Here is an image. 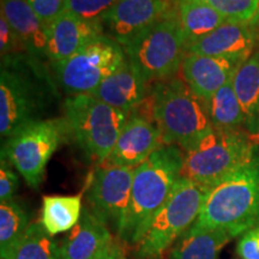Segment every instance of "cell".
<instances>
[{"label":"cell","mask_w":259,"mask_h":259,"mask_svg":"<svg viewBox=\"0 0 259 259\" xmlns=\"http://www.w3.org/2000/svg\"><path fill=\"white\" fill-rule=\"evenodd\" d=\"M53 73L45 60L28 53L2 58L0 65V134L11 137L17 130L44 120L58 99Z\"/></svg>","instance_id":"cell-1"},{"label":"cell","mask_w":259,"mask_h":259,"mask_svg":"<svg viewBox=\"0 0 259 259\" xmlns=\"http://www.w3.org/2000/svg\"><path fill=\"white\" fill-rule=\"evenodd\" d=\"M259 223V148L248 162L206 191L194 227L233 238Z\"/></svg>","instance_id":"cell-2"},{"label":"cell","mask_w":259,"mask_h":259,"mask_svg":"<svg viewBox=\"0 0 259 259\" xmlns=\"http://www.w3.org/2000/svg\"><path fill=\"white\" fill-rule=\"evenodd\" d=\"M183 167L184 151L177 145H163L135 168L127 218L119 240L134 247L138 244L183 177Z\"/></svg>","instance_id":"cell-3"},{"label":"cell","mask_w":259,"mask_h":259,"mask_svg":"<svg viewBox=\"0 0 259 259\" xmlns=\"http://www.w3.org/2000/svg\"><path fill=\"white\" fill-rule=\"evenodd\" d=\"M149 105L164 145L190 150L213 130L206 103L183 79L171 78L153 84Z\"/></svg>","instance_id":"cell-4"},{"label":"cell","mask_w":259,"mask_h":259,"mask_svg":"<svg viewBox=\"0 0 259 259\" xmlns=\"http://www.w3.org/2000/svg\"><path fill=\"white\" fill-rule=\"evenodd\" d=\"M124 51L148 84L176 78L187 53V38L177 6L139 32Z\"/></svg>","instance_id":"cell-5"},{"label":"cell","mask_w":259,"mask_h":259,"mask_svg":"<svg viewBox=\"0 0 259 259\" xmlns=\"http://www.w3.org/2000/svg\"><path fill=\"white\" fill-rule=\"evenodd\" d=\"M70 138L87 160L101 166L114 149L128 113L107 105L93 95L67 96L63 103Z\"/></svg>","instance_id":"cell-6"},{"label":"cell","mask_w":259,"mask_h":259,"mask_svg":"<svg viewBox=\"0 0 259 259\" xmlns=\"http://www.w3.org/2000/svg\"><path fill=\"white\" fill-rule=\"evenodd\" d=\"M206 189L181 177L169 198L155 213L135 246L136 259H163L164 254L198 218Z\"/></svg>","instance_id":"cell-7"},{"label":"cell","mask_w":259,"mask_h":259,"mask_svg":"<svg viewBox=\"0 0 259 259\" xmlns=\"http://www.w3.org/2000/svg\"><path fill=\"white\" fill-rule=\"evenodd\" d=\"M257 149L244 132L213 128L184 153L183 177L209 190L250 161Z\"/></svg>","instance_id":"cell-8"},{"label":"cell","mask_w":259,"mask_h":259,"mask_svg":"<svg viewBox=\"0 0 259 259\" xmlns=\"http://www.w3.org/2000/svg\"><path fill=\"white\" fill-rule=\"evenodd\" d=\"M69 138V127L64 116L44 119L23 126L6 138L2 157L15 167L31 189L37 190L51 157Z\"/></svg>","instance_id":"cell-9"},{"label":"cell","mask_w":259,"mask_h":259,"mask_svg":"<svg viewBox=\"0 0 259 259\" xmlns=\"http://www.w3.org/2000/svg\"><path fill=\"white\" fill-rule=\"evenodd\" d=\"M125 58L124 47L103 34L73 56L51 64L52 73L67 96L90 95Z\"/></svg>","instance_id":"cell-10"},{"label":"cell","mask_w":259,"mask_h":259,"mask_svg":"<svg viewBox=\"0 0 259 259\" xmlns=\"http://www.w3.org/2000/svg\"><path fill=\"white\" fill-rule=\"evenodd\" d=\"M135 168L99 166L87 187L88 210L120 238L127 218Z\"/></svg>","instance_id":"cell-11"},{"label":"cell","mask_w":259,"mask_h":259,"mask_svg":"<svg viewBox=\"0 0 259 259\" xmlns=\"http://www.w3.org/2000/svg\"><path fill=\"white\" fill-rule=\"evenodd\" d=\"M259 48V24L227 21L209 34L187 44V53L244 63Z\"/></svg>","instance_id":"cell-12"},{"label":"cell","mask_w":259,"mask_h":259,"mask_svg":"<svg viewBox=\"0 0 259 259\" xmlns=\"http://www.w3.org/2000/svg\"><path fill=\"white\" fill-rule=\"evenodd\" d=\"M171 8L169 0H118L101 17L105 35L125 47Z\"/></svg>","instance_id":"cell-13"},{"label":"cell","mask_w":259,"mask_h":259,"mask_svg":"<svg viewBox=\"0 0 259 259\" xmlns=\"http://www.w3.org/2000/svg\"><path fill=\"white\" fill-rule=\"evenodd\" d=\"M163 145L156 122L138 113H131L114 149L101 166L136 168Z\"/></svg>","instance_id":"cell-14"},{"label":"cell","mask_w":259,"mask_h":259,"mask_svg":"<svg viewBox=\"0 0 259 259\" xmlns=\"http://www.w3.org/2000/svg\"><path fill=\"white\" fill-rule=\"evenodd\" d=\"M46 58L53 64L73 56L105 34L101 19H85L65 11L47 28Z\"/></svg>","instance_id":"cell-15"},{"label":"cell","mask_w":259,"mask_h":259,"mask_svg":"<svg viewBox=\"0 0 259 259\" xmlns=\"http://www.w3.org/2000/svg\"><path fill=\"white\" fill-rule=\"evenodd\" d=\"M241 64L227 58L186 53L180 72L189 88L206 103L228 80L234 78Z\"/></svg>","instance_id":"cell-16"},{"label":"cell","mask_w":259,"mask_h":259,"mask_svg":"<svg viewBox=\"0 0 259 259\" xmlns=\"http://www.w3.org/2000/svg\"><path fill=\"white\" fill-rule=\"evenodd\" d=\"M148 85L137 67L126 57L120 66L109 74L90 95L131 114L147 99Z\"/></svg>","instance_id":"cell-17"},{"label":"cell","mask_w":259,"mask_h":259,"mask_svg":"<svg viewBox=\"0 0 259 259\" xmlns=\"http://www.w3.org/2000/svg\"><path fill=\"white\" fill-rule=\"evenodd\" d=\"M113 233L83 208L79 222L60 241L61 259H96L111 246Z\"/></svg>","instance_id":"cell-18"},{"label":"cell","mask_w":259,"mask_h":259,"mask_svg":"<svg viewBox=\"0 0 259 259\" xmlns=\"http://www.w3.org/2000/svg\"><path fill=\"white\" fill-rule=\"evenodd\" d=\"M2 14L8 19L25 48V52L38 59L47 60V27L37 17L28 0H0Z\"/></svg>","instance_id":"cell-19"},{"label":"cell","mask_w":259,"mask_h":259,"mask_svg":"<svg viewBox=\"0 0 259 259\" xmlns=\"http://www.w3.org/2000/svg\"><path fill=\"white\" fill-rule=\"evenodd\" d=\"M234 89L244 113L245 134L259 139V48L236 71Z\"/></svg>","instance_id":"cell-20"},{"label":"cell","mask_w":259,"mask_h":259,"mask_svg":"<svg viewBox=\"0 0 259 259\" xmlns=\"http://www.w3.org/2000/svg\"><path fill=\"white\" fill-rule=\"evenodd\" d=\"M233 239L228 233L192 226L170 248L169 259H218Z\"/></svg>","instance_id":"cell-21"},{"label":"cell","mask_w":259,"mask_h":259,"mask_svg":"<svg viewBox=\"0 0 259 259\" xmlns=\"http://www.w3.org/2000/svg\"><path fill=\"white\" fill-rule=\"evenodd\" d=\"M83 192L72 196H44L40 223L48 234L69 233L79 222L83 212Z\"/></svg>","instance_id":"cell-22"},{"label":"cell","mask_w":259,"mask_h":259,"mask_svg":"<svg viewBox=\"0 0 259 259\" xmlns=\"http://www.w3.org/2000/svg\"><path fill=\"white\" fill-rule=\"evenodd\" d=\"M187 44L209 34L228 19L200 0H174Z\"/></svg>","instance_id":"cell-23"},{"label":"cell","mask_w":259,"mask_h":259,"mask_svg":"<svg viewBox=\"0 0 259 259\" xmlns=\"http://www.w3.org/2000/svg\"><path fill=\"white\" fill-rule=\"evenodd\" d=\"M233 79L228 80L206 102V108L213 128L240 132L244 128V113L236 96Z\"/></svg>","instance_id":"cell-24"},{"label":"cell","mask_w":259,"mask_h":259,"mask_svg":"<svg viewBox=\"0 0 259 259\" xmlns=\"http://www.w3.org/2000/svg\"><path fill=\"white\" fill-rule=\"evenodd\" d=\"M2 259H61L60 242L48 234L40 221L34 222Z\"/></svg>","instance_id":"cell-25"},{"label":"cell","mask_w":259,"mask_h":259,"mask_svg":"<svg viewBox=\"0 0 259 259\" xmlns=\"http://www.w3.org/2000/svg\"><path fill=\"white\" fill-rule=\"evenodd\" d=\"M30 226L27 210L16 199L0 203V255L4 257Z\"/></svg>","instance_id":"cell-26"},{"label":"cell","mask_w":259,"mask_h":259,"mask_svg":"<svg viewBox=\"0 0 259 259\" xmlns=\"http://www.w3.org/2000/svg\"><path fill=\"white\" fill-rule=\"evenodd\" d=\"M228 21L251 22L259 11V0H200Z\"/></svg>","instance_id":"cell-27"},{"label":"cell","mask_w":259,"mask_h":259,"mask_svg":"<svg viewBox=\"0 0 259 259\" xmlns=\"http://www.w3.org/2000/svg\"><path fill=\"white\" fill-rule=\"evenodd\" d=\"M118 0H67L66 11L85 19H101Z\"/></svg>","instance_id":"cell-28"},{"label":"cell","mask_w":259,"mask_h":259,"mask_svg":"<svg viewBox=\"0 0 259 259\" xmlns=\"http://www.w3.org/2000/svg\"><path fill=\"white\" fill-rule=\"evenodd\" d=\"M28 2L37 17L47 28L66 11L67 0H28Z\"/></svg>","instance_id":"cell-29"},{"label":"cell","mask_w":259,"mask_h":259,"mask_svg":"<svg viewBox=\"0 0 259 259\" xmlns=\"http://www.w3.org/2000/svg\"><path fill=\"white\" fill-rule=\"evenodd\" d=\"M17 53H27L19 37L9 24L4 15H0V54L3 57Z\"/></svg>","instance_id":"cell-30"},{"label":"cell","mask_w":259,"mask_h":259,"mask_svg":"<svg viewBox=\"0 0 259 259\" xmlns=\"http://www.w3.org/2000/svg\"><path fill=\"white\" fill-rule=\"evenodd\" d=\"M0 162V203H3L15 199L19 180L17 174L12 169V164L5 157H2Z\"/></svg>","instance_id":"cell-31"},{"label":"cell","mask_w":259,"mask_h":259,"mask_svg":"<svg viewBox=\"0 0 259 259\" xmlns=\"http://www.w3.org/2000/svg\"><path fill=\"white\" fill-rule=\"evenodd\" d=\"M236 252L241 259H259V223L240 235Z\"/></svg>","instance_id":"cell-32"},{"label":"cell","mask_w":259,"mask_h":259,"mask_svg":"<svg viewBox=\"0 0 259 259\" xmlns=\"http://www.w3.org/2000/svg\"><path fill=\"white\" fill-rule=\"evenodd\" d=\"M96 259H127L124 247L120 245L119 240H114L107 250Z\"/></svg>","instance_id":"cell-33"},{"label":"cell","mask_w":259,"mask_h":259,"mask_svg":"<svg viewBox=\"0 0 259 259\" xmlns=\"http://www.w3.org/2000/svg\"><path fill=\"white\" fill-rule=\"evenodd\" d=\"M253 22H255V23H257V24H259V11H258V14H257V16H255V17L253 18Z\"/></svg>","instance_id":"cell-34"}]
</instances>
